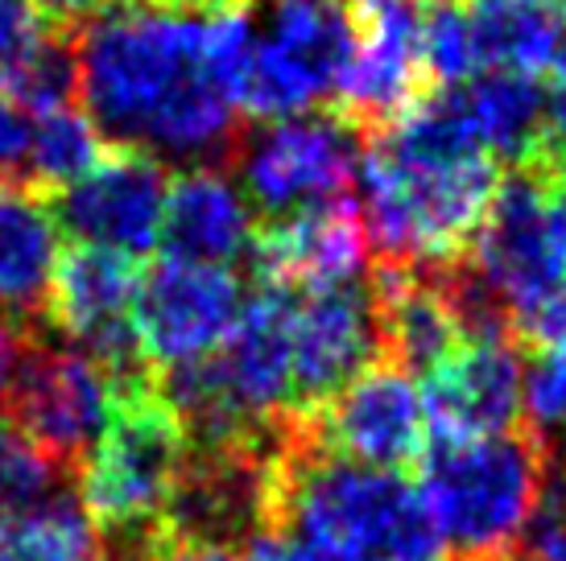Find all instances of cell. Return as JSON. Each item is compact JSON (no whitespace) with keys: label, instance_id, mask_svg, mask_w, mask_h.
I'll return each instance as SVG.
<instances>
[{"label":"cell","instance_id":"6da1fadb","mask_svg":"<svg viewBox=\"0 0 566 561\" xmlns=\"http://www.w3.org/2000/svg\"><path fill=\"white\" fill-rule=\"evenodd\" d=\"M87 120L112 149L190 170L237 161L240 125L207 63V13L161 0H112L75 25Z\"/></svg>","mask_w":566,"mask_h":561},{"label":"cell","instance_id":"7a4b0ae2","mask_svg":"<svg viewBox=\"0 0 566 561\" xmlns=\"http://www.w3.org/2000/svg\"><path fill=\"white\" fill-rule=\"evenodd\" d=\"M273 537L298 561H442L422 491L397 470L331 454L294 413L273 463Z\"/></svg>","mask_w":566,"mask_h":561},{"label":"cell","instance_id":"3957f363","mask_svg":"<svg viewBox=\"0 0 566 561\" xmlns=\"http://www.w3.org/2000/svg\"><path fill=\"white\" fill-rule=\"evenodd\" d=\"M356 187V207L377 268L447 265L472 244L475 227L501 187V166L488 154H409L397 140L377 133L364 140Z\"/></svg>","mask_w":566,"mask_h":561},{"label":"cell","instance_id":"277c9868","mask_svg":"<svg viewBox=\"0 0 566 561\" xmlns=\"http://www.w3.org/2000/svg\"><path fill=\"white\" fill-rule=\"evenodd\" d=\"M422 504L451 561H521L554 454L530 430L434 442L422 454Z\"/></svg>","mask_w":566,"mask_h":561},{"label":"cell","instance_id":"5b68a950","mask_svg":"<svg viewBox=\"0 0 566 561\" xmlns=\"http://www.w3.org/2000/svg\"><path fill=\"white\" fill-rule=\"evenodd\" d=\"M190 437L158 389V372L112 384V417L80 467L83 508L116 541L112 561H142L187 467Z\"/></svg>","mask_w":566,"mask_h":561},{"label":"cell","instance_id":"8992f818","mask_svg":"<svg viewBox=\"0 0 566 561\" xmlns=\"http://www.w3.org/2000/svg\"><path fill=\"white\" fill-rule=\"evenodd\" d=\"M249 21L252 46L232 108L290 120L335 99L356 50L344 0H249Z\"/></svg>","mask_w":566,"mask_h":561},{"label":"cell","instance_id":"52a82bcc","mask_svg":"<svg viewBox=\"0 0 566 561\" xmlns=\"http://www.w3.org/2000/svg\"><path fill=\"white\" fill-rule=\"evenodd\" d=\"M546 199H551V178L517 166L501 178L468 244V265L484 280L488 294L496 297V306L509 314L517 339L537 314L551 310L566 294V268L554 248Z\"/></svg>","mask_w":566,"mask_h":561},{"label":"cell","instance_id":"ba28073f","mask_svg":"<svg viewBox=\"0 0 566 561\" xmlns=\"http://www.w3.org/2000/svg\"><path fill=\"white\" fill-rule=\"evenodd\" d=\"M0 405L54 467L80 470L108 430L112 375L80 347L30 343Z\"/></svg>","mask_w":566,"mask_h":561},{"label":"cell","instance_id":"9c48e42d","mask_svg":"<svg viewBox=\"0 0 566 561\" xmlns=\"http://www.w3.org/2000/svg\"><path fill=\"white\" fill-rule=\"evenodd\" d=\"M360 154L364 137L339 112H306L269 120L261 133L240 140L237 166L256 211L277 219L302 207L347 199Z\"/></svg>","mask_w":566,"mask_h":561},{"label":"cell","instance_id":"30bf717a","mask_svg":"<svg viewBox=\"0 0 566 561\" xmlns=\"http://www.w3.org/2000/svg\"><path fill=\"white\" fill-rule=\"evenodd\" d=\"M137 289L142 265L95 244L63 248L54 268L46 322L75 339L83 356H92L112 375V384L154 375L137 339Z\"/></svg>","mask_w":566,"mask_h":561},{"label":"cell","instance_id":"8fae6325","mask_svg":"<svg viewBox=\"0 0 566 561\" xmlns=\"http://www.w3.org/2000/svg\"><path fill=\"white\" fill-rule=\"evenodd\" d=\"M422 4L426 0H344L356 50L335 99L339 116L364 140L430 92L422 71Z\"/></svg>","mask_w":566,"mask_h":561},{"label":"cell","instance_id":"7c38bea8","mask_svg":"<svg viewBox=\"0 0 566 561\" xmlns=\"http://www.w3.org/2000/svg\"><path fill=\"white\" fill-rule=\"evenodd\" d=\"M380 359L373 289L331 285L294 297L290 318V413L311 417Z\"/></svg>","mask_w":566,"mask_h":561},{"label":"cell","instance_id":"4fadbf2b","mask_svg":"<svg viewBox=\"0 0 566 561\" xmlns=\"http://www.w3.org/2000/svg\"><path fill=\"white\" fill-rule=\"evenodd\" d=\"M244 294L237 273L223 265H195L174 261L142 273L137 289V339H142L145 363L154 372H170L182 363L216 356L223 339L232 335Z\"/></svg>","mask_w":566,"mask_h":561},{"label":"cell","instance_id":"5bb4252c","mask_svg":"<svg viewBox=\"0 0 566 561\" xmlns=\"http://www.w3.org/2000/svg\"><path fill=\"white\" fill-rule=\"evenodd\" d=\"M513 330L468 335L451 356L422 375L426 425L439 442H468L517 430L525 363Z\"/></svg>","mask_w":566,"mask_h":561},{"label":"cell","instance_id":"9a60e30c","mask_svg":"<svg viewBox=\"0 0 566 561\" xmlns=\"http://www.w3.org/2000/svg\"><path fill=\"white\" fill-rule=\"evenodd\" d=\"M311 430L331 454L377 470L418 463L430 437L418 380L389 359L364 368L335 401L311 413Z\"/></svg>","mask_w":566,"mask_h":561},{"label":"cell","instance_id":"2e32d148","mask_svg":"<svg viewBox=\"0 0 566 561\" xmlns=\"http://www.w3.org/2000/svg\"><path fill=\"white\" fill-rule=\"evenodd\" d=\"M166 166L133 149H112L87 178L59 194V219L80 244L120 252L142 261L161 240V211H166Z\"/></svg>","mask_w":566,"mask_h":561},{"label":"cell","instance_id":"e0dca14e","mask_svg":"<svg viewBox=\"0 0 566 561\" xmlns=\"http://www.w3.org/2000/svg\"><path fill=\"white\" fill-rule=\"evenodd\" d=\"M252 273L256 280L285 289H331L352 285L373 261L360 207L352 199L302 207L269 219L252 235Z\"/></svg>","mask_w":566,"mask_h":561},{"label":"cell","instance_id":"ac0fdd59","mask_svg":"<svg viewBox=\"0 0 566 561\" xmlns=\"http://www.w3.org/2000/svg\"><path fill=\"white\" fill-rule=\"evenodd\" d=\"M294 289L256 280V294L244 301L237 327L211 356L228 401L252 421L273 425L290 417V318Z\"/></svg>","mask_w":566,"mask_h":561},{"label":"cell","instance_id":"d6986e66","mask_svg":"<svg viewBox=\"0 0 566 561\" xmlns=\"http://www.w3.org/2000/svg\"><path fill=\"white\" fill-rule=\"evenodd\" d=\"M373 301H377L380 359L397 363L409 375H426L468 339L463 314L451 294V261L377 268Z\"/></svg>","mask_w":566,"mask_h":561},{"label":"cell","instance_id":"ffe728a7","mask_svg":"<svg viewBox=\"0 0 566 561\" xmlns=\"http://www.w3.org/2000/svg\"><path fill=\"white\" fill-rule=\"evenodd\" d=\"M63 227L54 194L25 178H0V318L30 330L46 318Z\"/></svg>","mask_w":566,"mask_h":561},{"label":"cell","instance_id":"44dd1931","mask_svg":"<svg viewBox=\"0 0 566 561\" xmlns=\"http://www.w3.org/2000/svg\"><path fill=\"white\" fill-rule=\"evenodd\" d=\"M252 207L223 170H187L166 190L161 244L174 261L223 265L252 252Z\"/></svg>","mask_w":566,"mask_h":561},{"label":"cell","instance_id":"7402d4cb","mask_svg":"<svg viewBox=\"0 0 566 561\" xmlns=\"http://www.w3.org/2000/svg\"><path fill=\"white\" fill-rule=\"evenodd\" d=\"M480 71L542 75L558 71L566 50V13L542 0H480L472 4Z\"/></svg>","mask_w":566,"mask_h":561},{"label":"cell","instance_id":"603a6c76","mask_svg":"<svg viewBox=\"0 0 566 561\" xmlns=\"http://www.w3.org/2000/svg\"><path fill=\"white\" fill-rule=\"evenodd\" d=\"M463 104L472 112V125L480 145L496 166H530L537 149V128H542V104L546 92L534 75L517 71H480L468 78Z\"/></svg>","mask_w":566,"mask_h":561},{"label":"cell","instance_id":"cb8c5ba5","mask_svg":"<svg viewBox=\"0 0 566 561\" xmlns=\"http://www.w3.org/2000/svg\"><path fill=\"white\" fill-rule=\"evenodd\" d=\"M0 561H108L99 525L75 496L0 512Z\"/></svg>","mask_w":566,"mask_h":561},{"label":"cell","instance_id":"d4e9b609","mask_svg":"<svg viewBox=\"0 0 566 561\" xmlns=\"http://www.w3.org/2000/svg\"><path fill=\"white\" fill-rule=\"evenodd\" d=\"M108 140L99 137V128L87 120V112L80 108H54L46 116L33 120V145H30V178L38 190H66L80 178L104 161Z\"/></svg>","mask_w":566,"mask_h":561},{"label":"cell","instance_id":"484cf974","mask_svg":"<svg viewBox=\"0 0 566 561\" xmlns=\"http://www.w3.org/2000/svg\"><path fill=\"white\" fill-rule=\"evenodd\" d=\"M422 71L430 87H463L480 75L472 30V0L422 4Z\"/></svg>","mask_w":566,"mask_h":561},{"label":"cell","instance_id":"4316f807","mask_svg":"<svg viewBox=\"0 0 566 561\" xmlns=\"http://www.w3.org/2000/svg\"><path fill=\"white\" fill-rule=\"evenodd\" d=\"M521 413L530 417V434L554 454V446L566 437V343L537 347L525 368Z\"/></svg>","mask_w":566,"mask_h":561},{"label":"cell","instance_id":"83f0119b","mask_svg":"<svg viewBox=\"0 0 566 561\" xmlns=\"http://www.w3.org/2000/svg\"><path fill=\"white\" fill-rule=\"evenodd\" d=\"M59 475L63 470L54 467L30 437H21L9 421H0V512L54 496Z\"/></svg>","mask_w":566,"mask_h":561},{"label":"cell","instance_id":"f1b7e54d","mask_svg":"<svg viewBox=\"0 0 566 561\" xmlns=\"http://www.w3.org/2000/svg\"><path fill=\"white\" fill-rule=\"evenodd\" d=\"M63 30L75 25L54 21L38 0H0V95L33 63V54Z\"/></svg>","mask_w":566,"mask_h":561},{"label":"cell","instance_id":"f546056e","mask_svg":"<svg viewBox=\"0 0 566 561\" xmlns=\"http://www.w3.org/2000/svg\"><path fill=\"white\" fill-rule=\"evenodd\" d=\"M521 561H566V470L554 458L542 504H537L530 532H525V549Z\"/></svg>","mask_w":566,"mask_h":561},{"label":"cell","instance_id":"4dcf8cb0","mask_svg":"<svg viewBox=\"0 0 566 561\" xmlns=\"http://www.w3.org/2000/svg\"><path fill=\"white\" fill-rule=\"evenodd\" d=\"M142 561H298L285 549L282 537H261L244 549H216V546H178V541H161Z\"/></svg>","mask_w":566,"mask_h":561},{"label":"cell","instance_id":"1f68e13d","mask_svg":"<svg viewBox=\"0 0 566 561\" xmlns=\"http://www.w3.org/2000/svg\"><path fill=\"white\" fill-rule=\"evenodd\" d=\"M530 170L546 173V178H563L566 173V78H554V87L546 92Z\"/></svg>","mask_w":566,"mask_h":561},{"label":"cell","instance_id":"d6a6232c","mask_svg":"<svg viewBox=\"0 0 566 561\" xmlns=\"http://www.w3.org/2000/svg\"><path fill=\"white\" fill-rule=\"evenodd\" d=\"M33 145V116L0 95V178H25ZM30 182V178H25Z\"/></svg>","mask_w":566,"mask_h":561},{"label":"cell","instance_id":"836d02e7","mask_svg":"<svg viewBox=\"0 0 566 561\" xmlns=\"http://www.w3.org/2000/svg\"><path fill=\"white\" fill-rule=\"evenodd\" d=\"M25 347H30L25 330H17L13 322L0 318V401H4V392L13 384V372L17 363H21V356H25Z\"/></svg>","mask_w":566,"mask_h":561},{"label":"cell","instance_id":"e575fe53","mask_svg":"<svg viewBox=\"0 0 566 561\" xmlns=\"http://www.w3.org/2000/svg\"><path fill=\"white\" fill-rule=\"evenodd\" d=\"M546 211H551L554 248H558V261H563V268H566V173L563 178H551V199H546Z\"/></svg>","mask_w":566,"mask_h":561},{"label":"cell","instance_id":"d590c367","mask_svg":"<svg viewBox=\"0 0 566 561\" xmlns=\"http://www.w3.org/2000/svg\"><path fill=\"white\" fill-rule=\"evenodd\" d=\"M38 4H42L54 21H63V25H80V21L95 17L99 9H108L112 0H38Z\"/></svg>","mask_w":566,"mask_h":561},{"label":"cell","instance_id":"8d00e7d4","mask_svg":"<svg viewBox=\"0 0 566 561\" xmlns=\"http://www.w3.org/2000/svg\"><path fill=\"white\" fill-rule=\"evenodd\" d=\"M554 78H566V50H563V63H558V75Z\"/></svg>","mask_w":566,"mask_h":561},{"label":"cell","instance_id":"74e56055","mask_svg":"<svg viewBox=\"0 0 566 561\" xmlns=\"http://www.w3.org/2000/svg\"><path fill=\"white\" fill-rule=\"evenodd\" d=\"M558 9H563V13H566V0H558Z\"/></svg>","mask_w":566,"mask_h":561},{"label":"cell","instance_id":"f35d334b","mask_svg":"<svg viewBox=\"0 0 566 561\" xmlns=\"http://www.w3.org/2000/svg\"><path fill=\"white\" fill-rule=\"evenodd\" d=\"M472 4H480V0H472ZM542 4H551V0H542Z\"/></svg>","mask_w":566,"mask_h":561},{"label":"cell","instance_id":"ab89813d","mask_svg":"<svg viewBox=\"0 0 566 561\" xmlns=\"http://www.w3.org/2000/svg\"><path fill=\"white\" fill-rule=\"evenodd\" d=\"M558 463H563V470H566V458H558Z\"/></svg>","mask_w":566,"mask_h":561}]
</instances>
